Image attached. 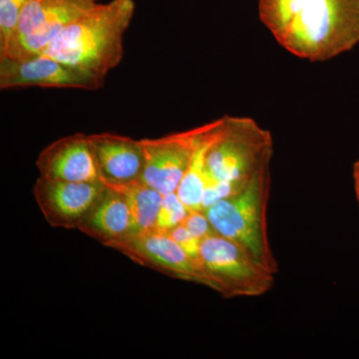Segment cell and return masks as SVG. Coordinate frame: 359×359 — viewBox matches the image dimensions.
Wrapping results in <instances>:
<instances>
[{
    "label": "cell",
    "instance_id": "6da1fadb",
    "mask_svg": "<svg viewBox=\"0 0 359 359\" xmlns=\"http://www.w3.org/2000/svg\"><path fill=\"white\" fill-rule=\"evenodd\" d=\"M259 13L283 48L311 62L359 43V0H259Z\"/></svg>",
    "mask_w": 359,
    "mask_h": 359
},
{
    "label": "cell",
    "instance_id": "7a4b0ae2",
    "mask_svg": "<svg viewBox=\"0 0 359 359\" xmlns=\"http://www.w3.org/2000/svg\"><path fill=\"white\" fill-rule=\"evenodd\" d=\"M134 0L98 4L71 23L42 54L104 78L121 62Z\"/></svg>",
    "mask_w": 359,
    "mask_h": 359
},
{
    "label": "cell",
    "instance_id": "3957f363",
    "mask_svg": "<svg viewBox=\"0 0 359 359\" xmlns=\"http://www.w3.org/2000/svg\"><path fill=\"white\" fill-rule=\"evenodd\" d=\"M269 193L271 167L257 175L243 192L219 201L203 212L217 233L242 245L276 275L278 264L269 244L266 218Z\"/></svg>",
    "mask_w": 359,
    "mask_h": 359
},
{
    "label": "cell",
    "instance_id": "277c9868",
    "mask_svg": "<svg viewBox=\"0 0 359 359\" xmlns=\"http://www.w3.org/2000/svg\"><path fill=\"white\" fill-rule=\"evenodd\" d=\"M199 262L207 287L226 299L259 297L275 283V273L249 250L219 233L201 242Z\"/></svg>",
    "mask_w": 359,
    "mask_h": 359
},
{
    "label": "cell",
    "instance_id": "5b68a950",
    "mask_svg": "<svg viewBox=\"0 0 359 359\" xmlns=\"http://www.w3.org/2000/svg\"><path fill=\"white\" fill-rule=\"evenodd\" d=\"M96 0H29L4 56L27 58L46 50L71 23L91 11Z\"/></svg>",
    "mask_w": 359,
    "mask_h": 359
},
{
    "label": "cell",
    "instance_id": "8992f818",
    "mask_svg": "<svg viewBox=\"0 0 359 359\" xmlns=\"http://www.w3.org/2000/svg\"><path fill=\"white\" fill-rule=\"evenodd\" d=\"M210 123L156 139H141L145 154L143 180L162 195L176 192Z\"/></svg>",
    "mask_w": 359,
    "mask_h": 359
},
{
    "label": "cell",
    "instance_id": "52a82bcc",
    "mask_svg": "<svg viewBox=\"0 0 359 359\" xmlns=\"http://www.w3.org/2000/svg\"><path fill=\"white\" fill-rule=\"evenodd\" d=\"M143 266L207 287L199 257H191L167 231L155 230L130 236L107 245Z\"/></svg>",
    "mask_w": 359,
    "mask_h": 359
},
{
    "label": "cell",
    "instance_id": "ba28073f",
    "mask_svg": "<svg viewBox=\"0 0 359 359\" xmlns=\"http://www.w3.org/2000/svg\"><path fill=\"white\" fill-rule=\"evenodd\" d=\"M105 79L39 54L27 58L0 57V89L20 87L69 88L95 91Z\"/></svg>",
    "mask_w": 359,
    "mask_h": 359
},
{
    "label": "cell",
    "instance_id": "9c48e42d",
    "mask_svg": "<svg viewBox=\"0 0 359 359\" xmlns=\"http://www.w3.org/2000/svg\"><path fill=\"white\" fill-rule=\"evenodd\" d=\"M104 190L102 182L80 183L39 177L33 187V196L51 226L78 229Z\"/></svg>",
    "mask_w": 359,
    "mask_h": 359
},
{
    "label": "cell",
    "instance_id": "30bf717a",
    "mask_svg": "<svg viewBox=\"0 0 359 359\" xmlns=\"http://www.w3.org/2000/svg\"><path fill=\"white\" fill-rule=\"evenodd\" d=\"M40 177L80 183L101 182L89 135L76 133L47 146L36 160Z\"/></svg>",
    "mask_w": 359,
    "mask_h": 359
},
{
    "label": "cell",
    "instance_id": "8fae6325",
    "mask_svg": "<svg viewBox=\"0 0 359 359\" xmlns=\"http://www.w3.org/2000/svg\"><path fill=\"white\" fill-rule=\"evenodd\" d=\"M89 143L103 184L119 185L142 179L145 154L141 140L101 133L89 135Z\"/></svg>",
    "mask_w": 359,
    "mask_h": 359
},
{
    "label": "cell",
    "instance_id": "7c38bea8",
    "mask_svg": "<svg viewBox=\"0 0 359 359\" xmlns=\"http://www.w3.org/2000/svg\"><path fill=\"white\" fill-rule=\"evenodd\" d=\"M78 230L106 245L134 235L133 218L121 194L105 186V190Z\"/></svg>",
    "mask_w": 359,
    "mask_h": 359
},
{
    "label": "cell",
    "instance_id": "4fadbf2b",
    "mask_svg": "<svg viewBox=\"0 0 359 359\" xmlns=\"http://www.w3.org/2000/svg\"><path fill=\"white\" fill-rule=\"evenodd\" d=\"M105 186L117 191L126 200L134 221V235L155 230L164 195L142 179L119 185Z\"/></svg>",
    "mask_w": 359,
    "mask_h": 359
},
{
    "label": "cell",
    "instance_id": "5bb4252c",
    "mask_svg": "<svg viewBox=\"0 0 359 359\" xmlns=\"http://www.w3.org/2000/svg\"><path fill=\"white\" fill-rule=\"evenodd\" d=\"M221 122L222 118L210 122L209 129L198 146L190 165L177 189L176 192L180 199L190 210V212L203 211L208 151L211 147L212 142L216 136Z\"/></svg>",
    "mask_w": 359,
    "mask_h": 359
},
{
    "label": "cell",
    "instance_id": "9a60e30c",
    "mask_svg": "<svg viewBox=\"0 0 359 359\" xmlns=\"http://www.w3.org/2000/svg\"><path fill=\"white\" fill-rule=\"evenodd\" d=\"M29 0H0V56L6 54L18 32L21 14Z\"/></svg>",
    "mask_w": 359,
    "mask_h": 359
},
{
    "label": "cell",
    "instance_id": "2e32d148",
    "mask_svg": "<svg viewBox=\"0 0 359 359\" xmlns=\"http://www.w3.org/2000/svg\"><path fill=\"white\" fill-rule=\"evenodd\" d=\"M189 214L190 210L182 202L177 192L166 194L163 196L156 229L169 233L179 224H183Z\"/></svg>",
    "mask_w": 359,
    "mask_h": 359
},
{
    "label": "cell",
    "instance_id": "e0dca14e",
    "mask_svg": "<svg viewBox=\"0 0 359 359\" xmlns=\"http://www.w3.org/2000/svg\"><path fill=\"white\" fill-rule=\"evenodd\" d=\"M183 224L194 237L199 238L201 242L204 238L217 233L214 226L210 223L207 215L203 211L190 212Z\"/></svg>",
    "mask_w": 359,
    "mask_h": 359
},
{
    "label": "cell",
    "instance_id": "ac0fdd59",
    "mask_svg": "<svg viewBox=\"0 0 359 359\" xmlns=\"http://www.w3.org/2000/svg\"><path fill=\"white\" fill-rule=\"evenodd\" d=\"M169 233L191 257H195V259L199 257L201 241L199 238L194 237L186 228L185 224H179L173 230L170 231Z\"/></svg>",
    "mask_w": 359,
    "mask_h": 359
},
{
    "label": "cell",
    "instance_id": "d6986e66",
    "mask_svg": "<svg viewBox=\"0 0 359 359\" xmlns=\"http://www.w3.org/2000/svg\"><path fill=\"white\" fill-rule=\"evenodd\" d=\"M354 185H355L356 197L359 203V161L354 164L353 168Z\"/></svg>",
    "mask_w": 359,
    "mask_h": 359
},
{
    "label": "cell",
    "instance_id": "ffe728a7",
    "mask_svg": "<svg viewBox=\"0 0 359 359\" xmlns=\"http://www.w3.org/2000/svg\"><path fill=\"white\" fill-rule=\"evenodd\" d=\"M96 1H98V0H96Z\"/></svg>",
    "mask_w": 359,
    "mask_h": 359
}]
</instances>
